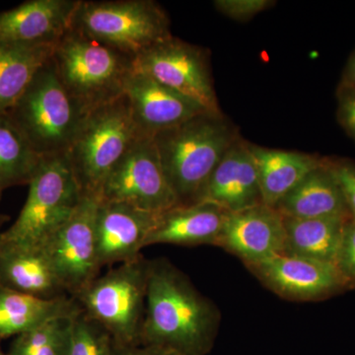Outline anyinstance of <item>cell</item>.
Masks as SVG:
<instances>
[{"mask_svg": "<svg viewBox=\"0 0 355 355\" xmlns=\"http://www.w3.org/2000/svg\"><path fill=\"white\" fill-rule=\"evenodd\" d=\"M221 313L166 258L149 260L148 286L139 345L178 355H207L216 345Z\"/></svg>", "mask_w": 355, "mask_h": 355, "instance_id": "6da1fadb", "label": "cell"}, {"mask_svg": "<svg viewBox=\"0 0 355 355\" xmlns=\"http://www.w3.org/2000/svg\"><path fill=\"white\" fill-rule=\"evenodd\" d=\"M239 139L222 114L203 113L154 135L161 165L179 205L197 202L224 154Z\"/></svg>", "mask_w": 355, "mask_h": 355, "instance_id": "7a4b0ae2", "label": "cell"}, {"mask_svg": "<svg viewBox=\"0 0 355 355\" xmlns=\"http://www.w3.org/2000/svg\"><path fill=\"white\" fill-rule=\"evenodd\" d=\"M60 83L86 114L123 95L135 58L70 27L53 46Z\"/></svg>", "mask_w": 355, "mask_h": 355, "instance_id": "3957f363", "label": "cell"}, {"mask_svg": "<svg viewBox=\"0 0 355 355\" xmlns=\"http://www.w3.org/2000/svg\"><path fill=\"white\" fill-rule=\"evenodd\" d=\"M6 113L43 159L65 155L87 116L60 83L51 57Z\"/></svg>", "mask_w": 355, "mask_h": 355, "instance_id": "277c9868", "label": "cell"}, {"mask_svg": "<svg viewBox=\"0 0 355 355\" xmlns=\"http://www.w3.org/2000/svg\"><path fill=\"white\" fill-rule=\"evenodd\" d=\"M139 137L125 94L87 114L65 154L83 193L100 197L107 177Z\"/></svg>", "mask_w": 355, "mask_h": 355, "instance_id": "5b68a950", "label": "cell"}, {"mask_svg": "<svg viewBox=\"0 0 355 355\" xmlns=\"http://www.w3.org/2000/svg\"><path fill=\"white\" fill-rule=\"evenodd\" d=\"M148 275L149 260L140 256L96 277L73 297L84 314L101 324L114 343L139 345Z\"/></svg>", "mask_w": 355, "mask_h": 355, "instance_id": "8992f818", "label": "cell"}, {"mask_svg": "<svg viewBox=\"0 0 355 355\" xmlns=\"http://www.w3.org/2000/svg\"><path fill=\"white\" fill-rule=\"evenodd\" d=\"M71 28L135 60L173 36L169 16L153 0H79Z\"/></svg>", "mask_w": 355, "mask_h": 355, "instance_id": "52a82bcc", "label": "cell"}, {"mask_svg": "<svg viewBox=\"0 0 355 355\" xmlns=\"http://www.w3.org/2000/svg\"><path fill=\"white\" fill-rule=\"evenodd\" d=\"M28 186L24 207L0 240L43 246L73 214L83 193L65 155L44 158Z\"/></svg>", "mask_w": 355, "mask_h": 355, "instance_id": "ba28073f", "label": "cell"}, {"mask_svg": "<svg viewBox=\"0 0 355 355\" xmlns=\"http://www.w3.org/2000/svg\"><path fill=\"white\" fill-rule=\"evenodd\" d=\"M135 69L209 113L221 114L205 49L171 36L135 58Z\"/></svg>", "mask_w": 355, "mask_h": 355, "instance_id": "9c48e42d", "label": "cell"}, {"mask_svg": "<svg viewBox=\"0 0 355 355\" xmlns=\"http://www.w3.org/2000/svg\"><path fill=\"white\" fill-rule=\"evenodd\" d=\"M100 198L162 214L179 205L166 179L153 137L139 135L114 166Z\"/></svg>", "mask_w": 355, "mask_h": 355, "instance_id": "30bf717a", "label": "cell"}, {"mask_svg": "<svg viewBox=\"0 0 355 355\" xmlns=\"http://www.w3.org/2000/svg\"><path fill=\"white\" fill-rule=\"evenodd\" d=\"M100 197L85 195L69 220L43 245L58 279L71 296L83 291L101 266L96 240V216Z\"/></svg>", "mask_w": 355, "mask_h": 355, "instance_id": "8fae6325", "label": "cell"}, {"mask_svg": "<svg viewBox=\"0 0 355 355\" xmlns=\"http://www.w3.org/2000/svg\"><path fill=\"white\" fill-rule=\"evenodd\" d=\"M246 268L263 286L286 300L321 301L349 291L336 266L327 261L282 254Z\"/></svg>", "mask_w": 355, "mask_h": 355, "instance_id": "7c38bea8", "label": "cell"}, {"mask_svg": "<svg viewBox=\"0 0 355 355\" xmlns=\"http://www.w3.org/2000/svg\"><path fill=\"white\" fill-rule=\"evenodd\" d=\"M284 217L263 203L227 214L216 246L234 254L247 266L284 254Z\"/></svg>", "mask_w": 355, "mask_h": 355, "instance_id": "4fadbf2b", "label": "cell"}, {"mask_svg": "<svg viewBox=\"0 0 355 355\" xmlns=\"http://www.w3.org/2000/svg\"><path fill=\"white\" fill-rule=\"evenodd\" d=\"M159 214L100 198L96 216V240L101 268L135 261L142 256L141 250Z\"/></svg>", "mask_w": 355, "mask_h": 355, "instance_id": "5bb4252c", "label": "cell"}, {"mask_svg": "<svg viewBox=\"0 0 355 355\" xmlns=\"http://www.w3.org/2000/svg\"><path fill=\"white\" fill-rule=\"evenodd\" d=\"M123 94L130 103L137 132L144 137H153L198 114L209 113L197 103L135 69L125 83Z\"/></svg>", "mask_w": 355, "mask_h": 355, "instance_id": "9a60e30c", "label": "cell"}, {"mask_svg": "<svg viewBox=\"0 0 355 355\" xmlns=\"http://www.w3.org/2000/svg\"><path fill=\"white\" fill-rule=\"evenodd\" d=\"M228 214L263 205L258 170L249 142L241 137L224 154L198 196Z\"/></svg>", "mask_w": 355, "mask_h": 355, "instance_id": "2e32d148", "label": "cell"}, {"mask_svg": "<svg viewBox=\"0 0 355 355\" xmlns=\"http://www.w3.org/2000/svg\"><path fill=\"white\" fill-rule=\"evenodd\" d=\"M79 0H29L0 11V44H51L71 27Z\"/></svg>", "mask_w": 355, "mask_h": 355, "instance_id": "e0dca14e", "label": "cell"}, {"mask_svg": "<svg viewBox=\"0 0 355 355\" xmlns=\"http://www.w3.org/2000/svg\"><path fill=\"white\" fill-rule=\"evenodd\" d=\"M0 286L43 299L69 295L43 247L1 240Z\"/></svg>", "mask_w": 355, "mask_h": 355, "instance_id": "ac0fdd59", "label": "cell"}, {"mask_svg": "<svg viewBox=\"0 0 355 355\" xmlns=\"http://www.w3.org/2000/svg\"><path fill=\"white\" fill-rule=\"evenodd\" d=\"M227 214L209 202L177 205L159 214L144 248L157 244L216 246Z\"/></svg>", "mask_w": 355, "mask_h": 355, "instance_id": "d6986e66", "label": "cell"}, {"mask_svg": "<svg viewBox=\"0 0 355 355\" xmlns=\"http://www.w3.org/2000/svg\"><path fill=\"white\" fill-rule=\"evenodd\" d=\"M284 218H352L342 191L326 162L309 173L273 207Z\"/></svg>", "mask_w": 355, "mask_h": 355, "instance_id": "ffe728a7", "label": "cell"}, {"mask_svg": "<svg viewBox=\"0 0 355 355\" xmlns=\"http://www.w3.org/2000/svg\"><path fill=\"white\" fill-rule=\"evenodd\" d=\"M263 205L275 207L309 173L323 164L324 159L310 154L268 149L250 144Z\"/></svg>", "mask_w": 355, "mask_h": 355, "instance_id": "44dd1931", "label": "cell"}, {"mask_svg": "<svg viewBox=\"0 0 355 355\" xmlns=\"http://www.w3.org/2000/svg\"><path fill=\"white\" fill-rule=\"evenodd\" d=\"M76 297L43 299L0 286V338L34 330L55 318L81 312Z\"/></svg>", "mask_w": 355, "mask_h": 355, "instance_id": "7402d4cb", "label": "cell"}, {"mask_svg": "<svg viewBox=\"0 0 355 355\" xmlns=\"http://www.w3.org/2000/svg\"><path fill=\"white\" fill-rule=\"evenodd\" d=\"M284 219V254L335 263L345 224L352 218Z\"/></svg>", "mask_w": 355, "mask_h": 355, "instance_id": "603a6c76", "label": "cell"}, {"mask_svg": "<svg viewBox=\"0 0 355 355\" xmlns=\"http://www.w3.org/2000/svg\"><path fill=\"white\" fill-rule=\"evenodd\" d=\"M51 44H0V113L17 102L53 55Z\"/></svg>", "mask_w": 355, "mask_h": 355, "instance_id": "cb8c5ba5", "label": "cell"}, {"mask_svg": "<svg viewBox=\"0 0 355 355\" xmlns=\"http://www.w3.org/2000/svg\"><path fill=\"white\" fill-rule=\"evenodd\" d=\"M42 160L8 114L0 113V188L28 186Z\"/></svg>", "mask_w": 355, "mask_h": 355, "instance_id": "d4e9b609", "label": "cell"}, {"mask_svg": "<svg viewBox=\"0 0 355 355\" xmlns=\"http://www.w3.org/2000/svg\"><path fill=\"white\" fill-rule=\"evenodd\" d=\"M76 316L55 318L34 330L15 336L7 354L69 355L72 323Z\"/></svg>", "mask_w": 355, "mask_h": 355, "instance_id": "484cf974", "label": "cell"}, {"mask_svg": "<svg viewBox=\"0 0 355 355\" xmlns=\"http://www.w3.org/2000/svg\"><path fill=\"white\" fill-rule=\"evenodd\" d=\"M113 345L108 331L83 311L74 317L69 355H112Z\"/></svg>", "mask_w": 355, "mask_h": 355, "instance_id": "4316f807", "label": "cell"}, {"mask_svg": "<svg viewBox=\"0 0 355 355\" xmlns=\"http://www.w3.org/2000/svg\"><path fill=\"white\" fill-rule=\"evenodd\" d=\"M324 162L340 186L350 216L352 219H355L354 161L349 159L324 158Z\"/></svg>", "mask_w": 355, "mask_h": 355, "instance_id": "83f0119b", "label": "cell"}, {"mask_svg": "<svg viewBox=\"0 0 355 355\" xmlns=\"http://www.w3.org/2000/svg\"><path fill=\"white\" fill-rule=\"evenodd\" d=\"M334 265L347 282L350 289L355 288V219L345 224L342 241Z\"/></svg>", "mask_w": 355, "mask_h": 355, "instance_id": "f1b7e54d", "label": "cell"}, {"mask_svg": "<svg viewBox=\"0 0 355 355\" xmlns=\"http://www.w3.org/2000/svg\"><path fill=\"white\" fill-rule=\"evenodd\" d=\"M272 0H216L214 6L219 13L235 21L251 20L275 6Z\"/></svg>", "mask_w": 355, "mask_h": 355, "instance_id": "f546056e", "label": "cell"}, {"mask_svg": "<svg viewBox=\"0 0 355 355\" xmlns=\"http://www.w3.org/2000/svg\"><path fill=\"white\" fill-rule=\"evenodd\" d=\"M338 123L355 141V87L340 83L336 91Z\"/></svg>", "mask_w": 355, "mask_h": 355, "instance_id": "4dcf8cb0", "label": "cell"}, {"mask_svg": "<svg viewBox=\"0 0 355 355\" xmlns=\"http://www.w3.org/2000/svg\"><path fill=\"white\" fill-rule=\"evenodd\" d=\"M112 355H178L174 352L149 345H121L114 343Z\"/></svg>", "mask_w": 355, "mask_h": 355, "instance_id": "1f68e13d", "label": "cell"}, {"mask_svg": "<svg viewBox=\"0 0 355 355\" xmlns=\"http://www.w3.org/2000/svg\"><path fill=\"white\" fill-rule=\"evenodd\" d=\"M340 83L355 87V51L352 57L349 58L347 67H345L342 83Z\"/></svg>", "mask_w": 355, "mask_h": 355, "instance_id": "d6a6232c", "label": "cell"}, {"mask_svg": "<svg viewBox=\"0 0 355 355\" xmlns=\"http://www.w3.org/2000/svg\"><path fill=\"white\" fill-rule=\"evenodd\" d=\"M9 219H10V217L6 216V214H0V239H1V235L3 233L2 228H3L4 224L9 221Z\"/></svg>", "mask_w": 355, "mask_h": 355, "instance_id": "836d02e7", "label": "cell"}, {"mask_svg": "<svg viewBox=\"0 0 355 355\" xmlns=\"http://www.w3.org/2000/svg\"><path fill=\"white\" fill-rule=\"evenodd\" d=\"M0 355H8L6 354V352H3V350L1 349V347H0Z\"/></svg>", "mask_w": 355, "mask_h": 355, "instance_id": "e575fe53", "label": "cell"}, {"mask_svg": "<svg viewBox=\"0 0 355 355\" xmlns=\"http://www.w3.org/2000/svg\"><path fill=\"white\" fill-rule=\"evenodd\" d=\"M2 193H3V190H2L1 188H0V200H1V198H2Z\"/></svg>", "mask_w": 355, "mask_h": 355, "instance_id": "d590c367", "label": "cell"}]
</instances>
